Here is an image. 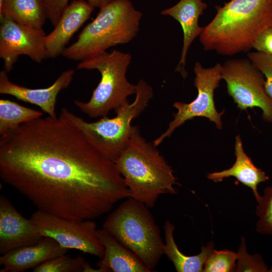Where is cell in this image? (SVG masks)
I'll list each match as a JSON object with an SVG mask.
<instances>
[{"label": "cell", "mask_w": 272, "mask_h": 272, "mask_svg": "<svg viewBox=\"0 0 272 272\" xmlns=\"http://www.w3.org/2000/svg\"><path fill=\"white\" fill-rule=\"evenodd\" d=\"M156 147L147 141L137 126H132L127 144L114 162L130 197L150 208L155 207L160 195L177 193L172 167Z\"/></svg>", "instance_id": "obj_3"}, {"label": "cell", "mask_w": 272, "mask_h": 272, "mask_svg": "<svg viewBox=\"0 0 272 272\" xmlns=\"http://www.w3.org/2000/svg\"><path fill=\"white\" fill-rule=\"evenodd\" d=\"M237 263L235 266L234 271H269L261 255H251L246 251L245 240L241 238V243L237 253Z\"/></svg>", "instance_id": "obj_25"}, {"label": "cell", "mask_w": 272, "mask_h": 272, "mask_svg": "<svg viewBox=\"0 0 272 272\" xmlns=\"http://www.w3.org/2000/svg\"><path fill=\"white\" fill-rule=\"evenodd\" d=\"M30 219L44 237L54 239L61 247L102 258L104 248L97 235L93 220H73L37 210Z\"/></svg>", "instance_id": "obj_10"}, {"label": "cell", "mask_w": 272, "mask_h": 272, "mask_svg": "<svg viewBox=\"0 0 272 272\" xmlns=\"http://www.w3.org/2000/svg\"><path fill=\"white\" fill-rule=\"evenodd\" d=\"M69 249L54 239L44 237L40 242L9 251L0 257L1 272H22L32 269L56 256L66 254Z\"/></svg>", "instance_id": "obj_15"}, {"label": "cell", "mask_w": 272, "mask_h": 272, "mask_svg": "<svg viewBox=\"0 0 272 272\" xmlns=\"http://www.w3.org/2000/svg\"><path fill=\"white\" fill-rule=\"evenodd\" d=\"M252 48L256 51L272 55V27L264 30L256 37Z\"/></svg>", "instance_id": "obj_28"}, {"label": "cell", "mask_w": 272, "mask_h": 272, "mask_svg": "<svg viewBox=\"0 0 272 272\" xmlns=\"http://www.w3.org/2000/svg\"><path fill=\"white\" fill-rule=\"evenodd\" d=\"M258 220L256 231L262 234H272V185L266 187L256 211Z\"/></svg>", "instance_id": "obj_23"}, {"label": "cell", "mask_w": 272, "mask_h": 272, "mask_svg": "<svg viewBox=\"0 0 272 272\" xmlns=\"http://www.w3.org/2000/svg\"><path fill=\"white\" fill-rule=\"evenodd\" d=\"M70 0H43L47 19L54 27L62 13L69 5Z\"/></svg>", "instance_id": "obj_27"}, {"label": "cell", "mask_w": 272, "mask_h": 272, "mask_svg": "<svg viewBox=\"0 0 272 272\" xmlns=\"http://www.w3.org/2000/svg\"><path fill=\"white\" fill-rule=\"evenodd\" d=\"M33 272H99L83 257H71L66 254L49 259L33 269Z\"/></svg>", "instance_id": "obj_22"}, {"label": "cell", "mask_w": 272, "mask_h": 272, "mask_svg": "<svg viewBox=\"0 0 272 272\" xmlns=\"http://www.w3.org/2000/svg\"><path fill=\"white\" fill-rule=\"evenodd\" d=\"M207 7L203 0H180L174 6L161 12V15L169 16L175 19L182 28L183 46L175 71L179 73L184 79L188 75L185 69L187 54L191 44L203 30L204 27L198 25V19Z\"/></svg>", "instance_id": "obj_16"}, {"label": "cell", "mask_w": 272, "mask_h": 272, "mask_svg": "<svg viewBox=\"0 0 272 272\" xmlns=\"http://www.w3.org/2000/svg\"><path fill=\"white\" fill-rule=\"evenodd\" d=\"M163 228L165 240L164 254L173 262L176 270L178 272L202 271L205 262L214 250V242L210 241L206 246H202L198 254L187 256L180 251L174 240L173 223L166 220Z\"/></svg>", "instance_id": "obj_19"}, {"label": "cell", "mask_w": 272, "mask_h": 272, "mask_svg": "<svg viewBox=\"0 0 272 272\" xmlns=\"http://www.w3.org/2000/svg\"><path fill=\"white\" fill-rule=\"evenodd\" d=\"M0 176L37 210L69 219H95L130 197L115 163L61 113L1 135Z\"/></svg>", "instance_id": "obj_1"}, {"label": "cell", "mask_w": 272, "mask_h": 272, "mask_svg": "<svg viewBox=\"0 0 272 272\" xmlns=\"http://www.w3.org/2000/svg\"><path fill=\"white\" fill-rule=\"evenodd\" d=\"M44 237L29 219L23 217L4 195L0 196V254L36 244Z\"/></svg>", "instance_id": "obj_12"}, {"label": "cell", "mask_w": 272, "mask_h": 272, "mask_svg": "<svg viewBox=\"0 0 272 272\" xmlns=\"http://www.w3.org/2000/svg\"><path fill=\"white\" fill-rule=\"evenodd\" d=\"M237 253L227 250H214L207 259L202 271L229 272L234 271Z\"/></svg>", "instance_id": "obj_24"}, {"label": "cell", "mask_w": 272, "mask_h": 272, "mask_svg": "<svg viewBox=\"0 0 272 272\" xmlns=\"http://www.w3.org/2000/svg\"><path fill=\"white\" fill-rule=\"evenodd\" d=\"M131 60L129 53L114 50L80 61L77 69L96 70L101 78L88 101H74L77 107L89 117L97 118L128 102V97L137 92V85L126 76Z\"/></svg>", "instance_id": "obj_7"}, {"label": "cell", "mask_w": 272, "mask_h": 272, "mask_svg": "<svg viewBox=\"0 0 272 272\" xmlns=\"http://www.w3.org/2000/svg\"><path fill=\"white\" fill-rule=\"evenodd\" d=\"M4 0H0V6H2Z\"/></svg>", "instance_id": "obj_30"}, {"label": "cell", "mask_w": 272, "mask_h": 272, "mask_svg": "<svg viewBox=\"0 0 272 272\" xmlns=\"http://www.w3.org/2000/svg\"><path fill=\"white\" fill-rule=\"evenodd\" d=\"M0 57L8 73L20 55L28 56L37 63L47 58L45 41L46 34L38 29L0 17Z\"/></svg>", "instance_id": "obj_11"}, {"label": "cell", "mask_w": 272, "mask_h": 272, "mask_svg": "<svg viewBox=\"0 0 272 272\" xmlns=\"http://www.w3.org/2000/svg\"><path fill=\"white\" fill-rule=\"evenodd\" d=\"M29 27L42 28L47 19L43 0H4L0 17Z\"/></svg>", "instance_id": "obj_20"}, {"label": "cell", "mask_w": 272, "mask_h": 272, "mask_svg": "<svg viewBox=\"0 0 272 272\" xmlns=\"http://www.w3.org/2000/svg\"><path fill=\"white\" fill-rule=\"evenodd\" d=\"M94 8L85 0H74L69 4L54 29L46 35L47 58L62 55L73 36L89 19Z\"/></svg>", "instance_id": "obj_14"}, {"label": "cell", "mask_w": 272, "mask_h": 272, "mask_svg": "<svg viewBox=\"0 0 272 272\" xmlns=\"http://www.w3.org/2000/svg\"><path fill=\"white\" fill-rule=\"evenodd\" d=\"M136 85L134 101L115 109L116 116L113 118L106 116L89 122L65 108L61 109L60 113L80 129L95 150L113 162L127 144L132 132V121L144 111L154 95L152 88L144 80H140Z\"/></svg>", "instance_id": "obj_5"}, {"label": "cell", "mask_w": 272, "mask_h": 272, "mask_svg": "<svg viewBox=\"0 0 272 272\" xmlns=\"http://www.w3.org/2000/svg\"><path fill=\"white\" fill-rule=\"evenodd\" d=\"M221 70L222 64L220 63L211 67H205L199 62L195 63L194 84L197 95L190 103L176 102L173 104L177 112L174 114V119L169 122L166 131L153 141L155 146L160 145L165 139L170 137L176 129L186 121L196 117H206L214 122L218 129H222V116L225 110L219 112L214 101L215 90L222 80Z\"/></svg>", "instance_id": "obj_8"}, {"label": "cell", "mask_w": 272, "mask_h": 272, "mask_svg": "<svg viewBox=\"0 0 272 272\" xmlns=\"http://www.w3.org/2000/svg\"><path fill=\"white\" fill-rule=\"evenodd\" d=\"M234 154L236 161L231 167L220 172L208 173L207 177L215 182H218L225 178L234 177L243 185L251 188L258 202L261 196L258 192V185L261 182L267 181L269 177L261 169L256 167L245 153L239 135L235 137Z\"/></svg>", "instance_id": "obj_18"}, {"label": "cell", "mask_w": 272, "mask_h": 272, "mask_svg": "<svg viewBox=\"0 0 272 272\" xmlns=\"http://www.w3.org/2000/svg\"><path fill=\"white\" fill-rule=\"evenodd\" d=\"M115 0H87L94 8H101Z\"/></svg>", "instance_id": "obj_29"}, {"label": "cell", "mask_w": 272, "mask_h": 272, "mask_svg": "<svg viewBox=\"0 0 272 272\" xmlns=\"http://www.w3.org/2000/svg\"><path fill=\"white\" fill-rule=\"evenodd\" d=\"M227 92L241 110L258 107L263 119L272 123V99L264 87L263 75L247 58L231 59L222 65Z\"/></svg>", "instance_id": "obj_9"}, {"label": "cell", "mask_w": 272, "mask_h": 272, "mask_svg": "<svg viewBox=\"0 0 272 272\" xmlns=\"http://www.w3.org/2000/svg\"><path fill=\"white\" fill-rule=\"evenodd\" d=\"M43 113L8 99L0 100V135L41 117Z\"/></svg>", "instance_id": "obj_21"}, {"label": "cell", "mask_w": 272, "mask_h": 272, "mask_svg": "<svg viewBox=\"0 0 272 272\" xmlns=\"http://www.w3.org/2000/svg\"><path fill=\"white\" fill-rule=\"evenodd\" d=\"M97 235L104 248L97 266L102 272H150L141 260L103 228Z\"/></svg>", "instance_id": "obj_17"}, {"label": "cell", "mask_w": 272, "mask_h": 272, "mask_svg": "<svg viewBox=\"0 0 272 272\" xmlns=\"http://www.w3.org/2000/svg\"><path fill=\"white\" fill-rule=\"evenodd\" d=\"M103 228L134 253L151 271L164 254L160 230L148 207L128 197L105 219Z\"/></svg>", "instance_id": "obj_6"}, {"label": "cell", "mask_w": 272, "mask_h": 272, "mask_svg": "<svg viewBox=\"0 0 272 272\" xmlns=\"http://www.w3.org/2000/svg\"><path fill=\"white\" fill-rule=\"evenodd\" d=\"M215 8L199 36L205 51L228 56L247 52L256 37L272 27V0H230Z\"/></svg>", "instance_id": "obj_2"}, {"label": "cell", "mask_w": 272, "mask_h": 272, "mask_svg": "<svg viewBox=\"0 0 272 272\" xmlns=\"http://www.w3.org/2000/svg\"><path fill=\"white\" fill-rule=\"evenodd\" d=\"M142 16L130 0H115L100 8L96 18L62 55L81 61L100 55L111 47L127 43L137 35Z\"/></svg>", "instance_id": "obj_4"}, {"label": "cell", "mask_w": 272, "mask_h": 272, "mask_svg": "<svg viewBox=\"0 0 272 272\" xmlns=\"http://www.w3.org/2000/svg\"><path fill=\"white\" fill-rule=\"evenodd\" d=\"M247 57L263 75L265 91L272 99V55L256 51L248 53Z\"/></svg>", "instance_id": "obj_26"}, {"label": "cell", "mask_w": 272, "mask_h": 272, "mask_svg": "<svg viewBox=\"0 0 272 272\" xmlns=\"http://www.w3.org/2000/svg\"><path fill=\"white\" fill-rule=\"evenodd\" d=\"M70 69L62 72L50 86L45 88L31 89L12 82L4 70L0 72V93L13 96L19 100L39 106L52 117H56L55 105L57 96L69 87L75 74Z\"/></svg>", "instance_id": "obj_13"}]
</instances>
